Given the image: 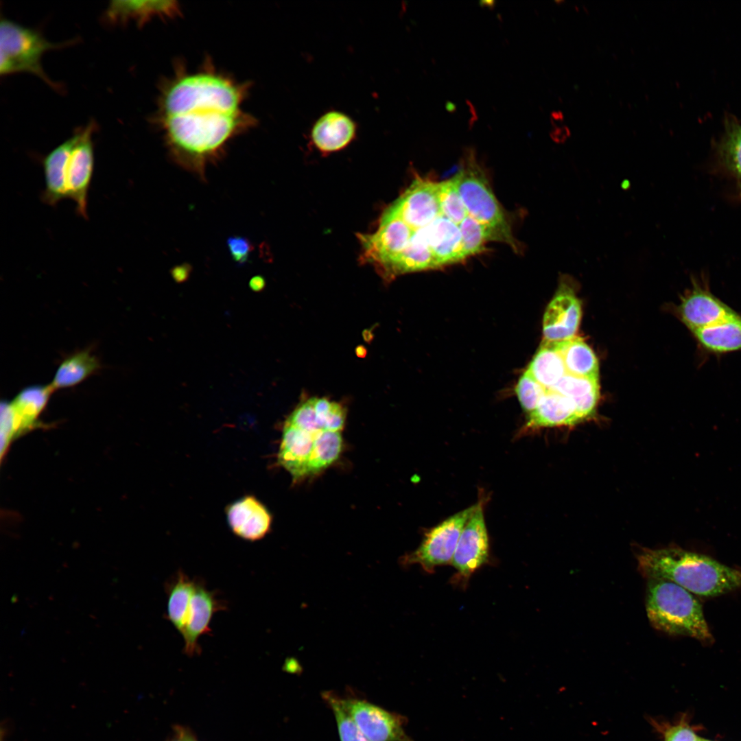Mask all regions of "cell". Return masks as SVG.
I'll return each mask as SVG.
<instances>
[{"label": "cell", "instance_id": "obj_21", "mask_svg": "<svg viewBox=\"0 0 741 741\" xmlns=\"http://www.w3.org/2000/svg\"><path fill=\"white\" fill-rule=\"evenodd\" d=\"M706 353L721 355L741 351V315L691 332Z\"/></svg>", "mask_w": 741, "mask_h": 741}, {"label": "cell", "instance_id": "obj_30", "mask_svg": "<svg viewBox=\"0 0 741 741\" xmlns=\"http://www.w3.org/2000/svg\"><path fill=\"white\" fill-rule=\"evenodd\" d=\"M458 226L461 233L464 258L482 252L485 243L489 240H492L489 229L469 215H467Z\"/></svg>", "mask_w": 741, "mask_h": 741}, {"label": "cell", "instance_id": "obj_33", "mask_svg": "<svg viewBox=\"0 0 741 741\" xmlns=\"http://www.w3.org/2000/svg\"><path fill=\"white\" fill-rule=\"evenodd\" d=\"M228 244L231 255L237 262L242 263L246 261L250 246L246 239L241 237L230 238Z\"/></svg>", "mask_w": 741, "mask_h": 741}, {"label": "cell", "instance_id": "obj_34", "mask_svg": "<svg viewBox=\"0 0 741 741\" xmlns=\"http://www.w3.org/2000/svg\"><path fill=\"white\" fill-rule=\"evenodd\" d=\"M570 136V130L566 126L556 128L552 133V137L557 142H563Z\"/></svg>", "mask_w": 741, "mask_h": 741}, {"label": "cell", "instance_id": "obj_4", "mask_svg": "<svg viewBox=\"0 0 741 741\" xmlns=\"http://www.w3.org/2000/svg\"><path fill=\"white\" fill-rule=\"evenodd\" d=\"M71 43H51L38 31L2 18L0 24V73L6 75L30 73L55 89H60L45 73L41 64L42 56L49 50L59 49Z\"/></svg>", "mask_w": 741, "mask_h": 741}, {"label": "cell", "instance_id": "obj_11", "mask_svg": "<svg viewBox=\"0 0 741 741\" xmlns=\"http://www.w3.org/2000/svg\"><path fill=\"white\" fill-rule=\"evenodd\" d=\"M95 128V123L91 121L78 129V139L67 167V198L75 203L78 213L84 217L87 215V196L94 167L92 135Z\"/></svg>", "mask_w": 741, "mask_h": 741}, {"label": "cell", "instance_id": "obj_20", "mask_svg": "<svg viewBox=\"0 0 741 741\" xmlns=\"http://www.w3.org/2000/svg\"><path fill=\"white\" fill-rule=\"evenodd\" d=\"M78 139L77 131L68 139L53 149L43 162L45 187V203L55 205L67 198L66 174L67 163Z\"/></svg>", "mask_w": 741, "mask_h": 741}, {"label": "cell", "instance_id": "obj_19", "mask_svg": "<svg viewBox=\"0 0 741 741\" xmlns=\"http://www.w3.org/2000/svg\"><path fill=\"white\" fill-rule=\"evenodd\" d=\"M426 237L436 262L440 266L465 259L459 226L443 215L425 226Z\"/></svg>", "mask_w": 741, "mask_h": 741}, {"label": "cell", "instance_id": "obj_13", "mask_svg": "<svg viewBox=\"0 0 741 741\" xmlns=\"http://www.w3.org/2000/svg\"><path fill=\"white\" fill-rule=\"evenodd\" d=\"M681 321L691 331L709 327L738 314L707 286L694 282L677 308Z\"/></svg>", "mask_w": 741, "mask_h": 741}, {"label": "cell", "instance_id": "obj_31", "mask_svg": "<svg viewBox=\"0 0 741 741\" xmlns=\"http://www.w3.org/2000/svg\"><path fill=\"white\" fill-rule=\"evenodd\" d=\"M515 390L522 408L528 414L538 406L547 391L527 370L520 377Z\"/></svg>", "mask_w": 741, "mask_h": 741}, {"label": "cell", "instance_id": "obj_29", "mask_svg": "<svg viewBox=\"0 0 741 741\" xmlns=\"http://www.w3.org/2000/svg\"><path fill=\"white\" fill-rule=\"evenodd\" d=\"M438 197L442 215L459 225L468 215L454 178L438 183Z\"/></svg>", "mask_w": 741, "mask_h": 741}, {"label": "cell", "instance_id": "obj_9", "mask_svg": "<svg viewBox=\"0 0 741 741\" xmlns=\"http://www.w3.org/2000/svg\"><path fill=\"white\" fill-rule=\"evenodd\" d=\"M489 539L484 515V500L476 503L460 536L451 564L456 578L465 583L489 558Z\"/></svg>", "mask_w": 741, "mask_h": 741}, {"label": "cell", "instance_id": "obj_3", "mask_svg": "<svg viewBox=\"0 0 741 741\" xmlns=\"http://www.w3.org/2000/svg\"><path fill=\"white\" fill-rule=\"evenodd\" d=\"M646 609L651 624L669 635L711 643L703 608L691 592L666 579H648Z\"/></svg>", "mask_w": 741, "mask_h": 741}, {"label": "cell", "instance_id": "obj_38", "mask_svg": "<svg viewBox=\"0 0 741 741\" xmlns=\"http://www.w3.org/2000/svg\"><path fill=\"white\" fill-rule=\"evenodd\" d=\"M355 353L360 357H364L366 354V349L362 346H358L355 349Z\"/></svg>", "mask_w": 741, "mask_h": 741}, {"label": "cell", "instance_id": "obj_12", "mask_svg": "<svg viewBox=\"0 0 741 741\" xmlns=\"http://www.w3.org/2000/svg\"><path fill=\"white\" fill-rule=\"evenodd\" d=\"M227 608L224 600L214 590H209L203 580L195 578L193 593L190 600L184 631L183 653L194 657L201 653L199 638L210 634L209 627L213 615Z\"/></svg>", "mask_w": 741, "mask_h": 741}, {"label": "cell", "instance_id": "obj_22", "mask_svg": "<svg viewBox=\"0 0 741 741\" xmlns=\"http://www.w3.org/2000/svg\"><path fill=\"white\" fill-rule=\"evenodd\" d=\"M571 399L582 421L593 416L599 398L598 377L565 375L551 389Z\"/></svg>", "mask_w": 741, "mask_h": 741}, {"label": "cell", "instance_id": "obj_39", "mask_svg": "<svg viewBox=\"0 0 741 741\" xmlns=\"http://www.w3.org/2000/svg\"><path fill=\"white\" fill-rule=\"evenodd\" d=\"M373 335L370 330H364L363 331V338L366 341H369L373 339Z\"/></svg>", "mask_w": 741, "mask_h": 741}, {"label": "cell", "instance_id": "obj_1", "mask_svg": "<svg viewBox=\"0 0 741 741\" xmlns=\"http://www.w3.org/2000/svg\"><path fill=\"white\" fill-rule=\"evenodd\" d=\"M242 83L211 64L177 69L160 88L156 122L172 158L200 177L233 138L255 124Z\"/></svg>", "mask_w": 741, "mask_h": 741}, {"label": "cell", "instance_id": "obj_17", "mask_svg": "<svg viewBox=\"0 0 741 741\" xmlns=\"http://www.w3.org/2000/svg\"><path fill=\"white\" fill-rule=\"evenodd\" d=\"M581 422L576 404L571 399L547 390L538 406L528 414L524 430L573 425Z\"/></svg>", "mask_w": 741, "mask_h": 741}, {"label": "cell", "instance_id": "obj_37", "mask_svg": "<svg viewBox=\"0 0 741 741\" xmlns=\"http://www.w3.org/2000/svg\"><path fill=\"white\" fill-rule=\"evenodd\" d=\"M183 729L185 741H198L191 729L185 727H183Z\"/></svg>", "mask_w": 741, "mask_h": 741}, {"label": "cell", "instance_id": "obj_2", "mask_svg": "<svg viewBox=\"0 0 741 741\" xmlns=\"http://www.w3.org/2000/svg\"><path fill=\"white\" fill-rule=\"evenodd\" d=\"M637 562L648 579L670 580L701 596H718L741 587L740 570L678 548L643 550Z\"/></svg>", "mask_w": 741, "mask_h": 741}, {"label": "cell", "instance_id": "obj_26", "mask_svg": "<svg viewBox=\"0 0 741 741\" xmlns=\"http://www.w3.org/2000/svg\"><path fill=\"white\" fill-rule=\"evenodd\" d=\"M526 370L546 390L554 387L567 374L555 342L545 340Z\"/></svg>", "mask_w": 741, "mask_h": 741}, {"label": "cell", "instance_id": "obj_15", "mask_svg": "<svg viewBox=\"0 0 741 741\" xmlns=\"http://www.w3.org/2000/svg\"><path fill=\"white\" fill-rule=\"evenodd\" d=\"M226 513L232 532L243 539L257 541L270 531L271 515L252 495L245 496L232 503L227 506Z\"/></svg>", "mask_w": 741, "mask_h": 741}, {"label": "cell", "instance_id": "obj_6", "mask_svg": "<svg viewBox=\"0 0 741 741\" xmlns=\"http://www.w3.org/2000/svg\"><path fill=\"white\" fill-rule=\"evenodd\" d=\"M476 504L449 517L430 529L419 545L401 558L402 565L417 564L427 572L451 563L458 541Z\"/></svg>", "mask_w": 741, "mask_h": 741}, {"label": "cell", "instance_id": "obj_10", "mask_svg": "<svg viewBox=\"0 0 741 741\" xmlns=\"http://www.w3.org/2000/svg\"><path fill=\"white\" fill-rule=\"evenodd\" d=\"M411 230L423 228L442 215L438 183L417 176L386 209Z\"/></svg>", "mask_w": 741, "mask_h": 741}, {"label": "cell", "instance_id": "obj_18", "mask_svg": "<svg viewBox=\"0 0 741 741\" xmlns=\"http://www.w3.org/2000/svg\"><path fill=\"white\" fill-rule=\"evenodd\" d=\"M179 12L176 1L119 0L109 3L104 18L109 23H126L132 20L142 25L154 18H172Z\"/></svg>", "mask_w": 741, "mask_h": 741}, {"label": "cell", "instance_id": "obj_24", "mask_svg": "<svg viewBox=\"0 0 741 741\" xmlns=\"http://www.w3.org/2000/svg\"><path fill=\"white\" fill-rule=\"evenodd\" d=\"M100 367L98 357L90 349L76 351L60 362L49 385L54 391L75 386L97 372Z\"/></svg>", "mask_w": 741, "mask_h": 741}, {"label": "cell", "instance_id": "obj_25", "mask_svg": "<svg viewBox=\"0 0 741 741\" xmlns=\"http://www.w3.org/2000/svg\"><path fill=\"white\" fill-rule=\"evenodd\" d=\"M559 351L567 374L585 377H598V362L592 349L580 338L554 342Z\"/></svg>", "mask_w": 741, "mask_h": 741}, {"label": "cell", "instance_id": "obj_40", "mask_svg": "<svg viewBox=\"0 0 741 741\" xmlns=\"http://www.w3.org/2000/svg\"><path fill=\"white\" fill-rule=\"evenodd\" d=\"M698 741H711V740H706V739H704V738H700V737H699V738H698Z\"/></svg>", "mask_w": 741, "mask_h": 741}, {"label": "cell", "instance_id": "obj_32", "mask_svg": "<svg viewBox=\"0 0 741 741\" xmlns=\"http://www.w3.org/2000/svg\"><path fill=\"white\" fill-rule=\"evenodd\" d=\"M664 741H698L694 731L685 722L668 727L663 733Z\"/></svg>", "mask_w": 741, "mask_h": 741}, {"label": "cell", "instance_id": "obj_28", "mask_svg": "<svg viewBox=\"0 0 741 741\" xmlns=\"http://www.w3.org/2000/svg\"><path fill=\"white\" fill-rule=\"evenodd\" d=\"M720 152L725 165L741 182L740 124L732 120L727 121Z\"/></svg>", "mask_w": 741, "mask_h": 741}, {"label": "cell", "instance_id": "obj_5", "mask_svg": "<svg viewBox=\"0 0 741 741\" xmlns=\"http://www.w3.org/2000/svg\"><path fill=\"white\" fill-rule=\"evenodd\" d=\"M454 178L468 215L489 229L492 240L504 242L517 249L504 213L472 152L467 164Z\"/></svg>", "mask_w": 741, "mask_h": 741}, {"label": "cell", "instance_id": "obj_14", "mask_svg": "<svg viewBox=\"0 0 741 741\" xmlns=\"http://www.w3.org/2000/svg\"><path fill=\"white\" fill-rule=\"evenodd\" d=\"M581 318V305L566 277L549 303L543 316V340L562 342L576 336Z\"/></svg>", "mask_w": 741, "mask_h": 741}, {"label": "cell", "instance_id": "obj_8", "mask_svg": "<svg viewBox=\"0 0 741 741\" xmlns=\"http://www.w3.org/2000/svg\"><path fill=\"white\" fill-rule=\"evenodd\" d=\"M339 701L369 741H413L405 731L404 716L355 696H339Z\"/></svg>", "mask_w": 741, "mask_h": 741}, {"label": "cell", "instance_id": "obj_7", "mask_svg": "<svg viewBox=\"0 0 741 741\" xmlns=\"http://www.w3.org/2000/svg\"><path fill=\"white\" fill-rule=\"evenodd\" d=\"M54 390L50 385L31 386L21 390L10 401L1 405V456L11 443L34 429Z\"/></svg>", "mask_w": 741, "mask_h": 741}, {"label": "cell", "instance_id": "obj_23", "mask_svg": "<svg viewBox=\"0 0 741 741\" xmlns=\"http://www.w3.org/2000/svg\"><path fill=\"white\" fill-rule=\"evenodd\" d=\"M194 584L195 578H191L180 569L165 583V591L167 596L165 618L180 635L185 626Z\"/></svg>", "mask_w": 741, "mask_h": 741}, {"label": "cell", "instance_id": "obj_36", "mask_svg": "<svg viewBox=\"0 0 741 741\" xmlns=\"http://www.w3.org/2000/svg\"><path fill=\"white\" fill-rule=\"evenodd\" d=\"M249 285L252 291L260 292L264 288L266 283L263 278L257 276L250 280Z\"/></svg>", "mask_w": 741, "mask_h": 741}, {"label": "cell", "instance_id": "obj_27", "mask_svg": "<svg viewBox=\"0 0 741 741\" xmlns=\"http://www.w3.org/2000/svg\"><path fill=\"white\" fill-rule=\"evenodd\" d=\"M322 698L335 716L340 741H369L343 708L336 693L331 691L324 692L322 693Z\"/></svg>", "mask_w": 741, "mask_h": 741}, {"label": "cell", "instance_id": "obj_35", "mask_svg": "<svg viewBox=\"0 0 741 741\" xmlns=\"http://www.w3.org/2000/svg\"><path fill=\"white\" fill-rule=\"evenodd\" d=\"M189 275L188 270L186 268L179 267L173 270L172 276L176 281L183 282L185 281Z\"/></svg>", "mask_w": 741, "mask_h": 741}, {"label": "cell", "instance_id": "obj_16", "mask_svg": "<svg viewBox=\"0 0 741 741\" xmlns=\"http://www.w3.org/2000/svg\"><path fill=\"white\" fill-rule=\"evenodd\" d=\"M356 134L357 124L349 115L338 110H329L314 123L310 139L314 147L326 154L346 148Z\"/></svg>", "mask_w": 741, "mask_h": 741}]
</instances>
